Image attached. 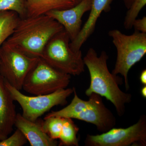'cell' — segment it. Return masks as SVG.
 <instances>
[{
  "label": "cell",
  "instance_id": "8992f818",
  "mask_svg": "<svg viewBox=\"0 0 146 146\" xmlns=\"http://www.w3.org/2000/svg\"><path fill=\"white\" fill-rule=\"evenodd\" d=\"M5 86L14 101L21 106L22 116L35 121L54 106L65 105L67 99L73 94L74 88L59 89L51 94L28 96L11 86L5 80Z\"/></svg>",
  "mask_w": 146,
  "mask_h": 146
},
{
  "label": "cell",
  "instance_id": "277c9868",
  "mask_svg": "<svg viewBox=\"0 0 146 146\" xmlns=\"http://www.w3.org/2000/svg\"><path fill=\"white\" fill-rule=\"evenodd\" d=\"M117 50V58L112 74H120L124 78L126 91L129 89V72L140 61L146 54V33L135 31L133 34L126 35L117 29L108 32Z\"/></svg>",
  "mask_w": 146,
  "mask_h": 146
},
{
  "label": "cell",
  "instance_id": "5bb4252c",
  "mask_svg": "<svg viewBox=\"0 0 146 146\" xmlns=\"http://www.w3.org/2000/svg\"><path fill=\"white\" fill-rule=\"evenodd\" d=\"M27 17L45 14L54 9H67L77 4L74 0H25Z\"/></svg>",
  "mask_w": 146,
  "mask_h": 146
},
{
  "label": "cell",
  "instance_id": "9c48e42d",
  "mask_svg": "<svg viewBox=\"0 0 146 146\" xmlns=\"http://www.w3.org/2000/svg\"><path fill=\"white\" fill-rule=\"evenodd\" d=\"M86 146H146V116L141 115L138 121L129 127H113L98 135H86Z\"/></svg>",
  "mask_w": 146,
  "mask_h": 146
},
{
  "label": "cell",
  "instance_id": "484cf974",
  "mask_svg": "<svg viewBox=\"0 0 146 146\" xmlns=\"http://www.w3.org/2000/svg\"><path fill=\"white\" fill-rule=\"evenodd\" d=\"M74 1L76 2L77 4H78V3H79L81 0H74Z\"/></svg>",
  "mask_w": 146,
  "mask_h": 146
},
{
  "label": "cell",
  "instance_id": "5b68a950",
  "mask_svg": "<svg viewBox=\"0 0 146 146\" xmlns=\"http://www.w3.org/2000/svg\"><path fill=\"white\" fill-rule=\"evenodd\" d=\"M70 42L68 33L63 30L48 42L40 58L60 72L79 76L84 72L85 64L81 50L73 51L70 47Z\"/></svg>",
  "mask_w": 146,
  "mask_h": 146
},
{
  "label": "cell",
  "instance_id": "ffe728a7",
  "mask_svg": "<svg viewBox=\"0 0 146 146\" xmlns=\"http://www.w3.org/2000/svg\"><path fill=\"white\" fill-rule=\"evenodd\" d=\"M27 140L23 133L17 128L10 137L0 141V146H23L25 145Z\"/></svg>",
  "mask_w": 146,
  "mask_h": 146
},
{
  "label": "cell",
  "instance_id": "7a4b0ae2",
  "mask_svg": "<svg viewBox=\"0 0 146 146\" xmlns=\"http://www.w3.org/2000/svg\"><path fill=\"white\" fill-rule=\"evenodd\" d=\"M63 29L60 23L46 14L20 18L5 42L30 57L39 58L50 39Z\"/></svg>",
  "mask_w": 146,
  "mask_h": 146
},
{
  "label": "cell",
  "instance_id": "d6986e66",
  "mask_svg": "<svg viewBox=\"0 0 146 146\" xmlns=\"http://www.w3.org/2000/svg\"><path fill=\"white\" fill-rule=\"evenodd\" d=\"M146 5V0H134L128 9L124 21V27L126 29L133 27L134 21L137 19L138 14Z\"/></svg>",
  "mask_w": 146,
  "mask_h": 146
},
{
  "label": "cell",
  "instance_id": "6da1fadb",
  "mask_svg": "<svg viewBox=\"0 0 146 146\" xmlns=\"http://www.w3.org/2000/svg\"><path fill=\"white\" fill-rule=\"evenodd\" d=\"M109 57L107 53L102 51L98 56L96 50L90 48L83 58L91 79L89 88L85 94L89 97L93 93L104 97L115 106L119 117L124 115L125 105L132 100V96L122 91L119 84H122L121 79L110 72L107 61Z\"/></svg>",
  "mask_w": 146,
  "mask_h": 146
},
{
  "label": "cell",
  "instance_id": "2e32d148",
  "mask_svg": "<svg viewBox=\"0 0 146 146\" xmlns=\"http://www.w3.org/2000/svg\"><path fill=\"white\" fill-rule=\"evenodd\" d=\"M79 128L70 118H65L59 139V146H78Z\"/></svg>",
  "mask_w": 146,
  "mask_h": 146
},
{
  "label": "cell",
  "instance_id": "8fae6325",
  "mask_svg": "<svg viewBox=\"0 0 146 146\" xmlns=\"http://www.w3.org/2000/svg\"><path fill=\"white\" fill-rule=\"evenodd\" d=\"M113 0H92L90 13L87 21L82 27L75 38L70 44L71 48L74 52L80 50L81 47L94 33L98 19L102 12H109L110 5Z\"/></svg>",
  "mask_w": 146,
  "mask_h": 146
},
{
  "label": "cell",
  "instance_id": "ac0fdd59",
  "mask_svg": "<svg viewBox=\"0 0 146 146\" xmlns=\"http://www.w3.org/2000/svg\"><path fill=\"white\" fill-rule=\"evenodd\" d=\"M11 11L21 18L27 17L25 0H0V11Z\"/></svg>",
  "mask_w": 146,
  "mask_h": 146
},
{
  "label": "cell",
  "instance_id": "cb8c5ba5",
  "mask_svg": "<svg viewBox=\"0 0 146 146\" xmlns=\"http://www.w3.org/2000/svg\"><path fill=\"white\" fill-rule=\"evenodd\" d=\"M141 94L142 96L146 98V85H144L141 89Z\"/></svg>",
  "mask_w": 146,
  "mask_h": 146
},
{
  "label": "cell",
  "instance_id": "9a60e30c",
  "mask_svg": "<svg viewBox=\"0 0 146 146\" xmlns=\"http://www.w3.org/2000/svg\"><path fill=\"white\" fill-rule=\"evenodd\" d=\"M19 19L14 11H0V48L13 33Z\"/></svg>",
  "mask_w": 146,
  "mask_h": 146
},
{
  "label": "cell",
  "instance_id": "e0dca14e",
  "mask_svg": "<svg viewBox=\"0 0 146 146\" xmlns=\"http://www.w3.org/2000/svg\"><path fill=\"white\" fill-rule=\"evenodd\" d=\"M64 119L57 116L45 117L41 122L42 129L52 139H59Z\"/></svg>",
  "mask_w": 146,
  "mask_h": 146
},
{
  "label": "cell",
  "instance_id": "ba28073f",
  "mask_svg": "<svg viewBox=\"0 0 146 146\" xmlns=\"http://www.w3.org/2000/svg\"><path fill=\"white\" fill-rule=\"evenodd\" d=\"M38 58L30 57L5 42L0 48V75L21 91L25 79Z\"/></svg>",
  "mask_w": 146,
  "mask_h": 146
},
{
  "label": "cell",
  "instance_id": "3957f363",
  "mask_svg": "<svg viewBox=\"0 0 146 146\" xmlns=\"http://www.w3.org/2000/svg\"><path fill=\"white\" fill-rule=\"evenodd\" d=\"M73 88L74 96L70 104L58 111H52L46 117L57 116L81 120L94 125L102 133L115 127L116 117L105 105L101 96L93 93L88 100H84L78 96L75 88Z\"/></svg>",
  "mask_w": 146,
  "mask_h": 146
},
{
  "label": "cell",
  "instance_id": "52a82bcc",
  "mask_svg": "<svg viewBox=\"0 0 146 146\" xmlns=\"http://www.w3.org/2000/svg\"><path fill=\"white\" fill-rule=\"evenodd\" d=\"M71 78L39 58L25 79L22 89L34 96L51 94L67 88Z\"/></svg>",
  "mask_w": 146,
  "mask_h": 146
},
{
  "label": "cell",
  "instance_id": "30bf717a",
  "mask_svg": "<svg viewBox=\"0 0 146 146\" xmlns=\"http://www.w3.org/2000/svg\"><path fill=\"white\" fill-rule=\"evenodd\" d=\"M92 0H81L73 7L65 9H54L46 14L60 23L68 33L71 41L78 35L82 28V18L91 9Z\"/></svg>",
  "mask_w": 146,
  "mask_h": 146
},
{
  "label": "cell",
  "instance_id": "44dd1931",
  "mask_svg": "<svg viewBox=\"0 0 146 146\" xmlns=\"http://www.w3.org/2000/svg\"><path fill=\"white\" fill-rule=\"evenodd\" d=\"M135 31L146 33V17L144 16L141 19H136L133 23Z\"/></svg>",
  "mask_w": 146,
  "mask_h": 146
},
{
  "label": "cell",
  "instance_id": "603a6c76",
  "mask_svg": "<svg viewBox=\"0 0 146 146\" xmlns=\"http://www.w3.org/2000/svg\"><path fill=\"white\" fill-rule=\"evenodd\" d=\"M124 4L125 7L127 9H128L131 5L134 0H122Z\"/></svg>",
  "mask_w": 146,
  "mask_h": 146
},
{
  "label": "cell",
  "instance_id": "d4e9b609",
  "mask_svg": "<svg viewBox=\"0 0 146 146\" xmlns=\"http://www.w3.org/2000/svg\"><path fill=\"white\" fill-rule=\"evenodd\" d=\"M6 138V137H5V136H3L1 134H0V141H1V140H3L4 139Z\"/></svg>",
  "mask_w": 146,
  "mask_h": 146
},
{
  "label": "cell",
  "instance_id": "7402d4cb",
  "mask_svg": "<svg viewBox=\"0 0 146 146\" xmlns=\"http://www.w3.org/2000/svg\"><path fill=\"white\" fill-rule=\"evenodd\" d=\"M141 82L143 85H146V70H144L141 72L140 77Z\"/></svg>",
  "mask_w": 146,
  "mask_h": 146
},
{
  "label": "cell",
  "instance_id": "4fadbf2b",
  "mask_svg": "<svg viewBox=\"0 0 146 146\" xmlns=\"http://www.w3.org/2000/svg\"><path fill=\"white\" fill-rule=\"evenodd\" d=\"M14 101L0 75V134L6 137L13 131L17 115Z\"/></svg>",
  "mask_w": 146,
  "mask_h": 146
},
{
  "label": "cell",
  "instance_id": "7c38bea8",
  "mask_svg": "<svg viewBox=\"0 0 146 146\" xmlns=\"http://www.w3.org/2000/svg\"><path fill=\"white\" fill-rule=\"evenodd\" d=\"M42 120L33 121L17 114L14 125L21 131L31 146H56L57 141L50 138L43 130Z\"/></svg>",
  "mask_w": 146,
  "mask_h": 146
}]
</instances>
